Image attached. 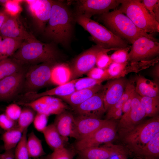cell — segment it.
<instances>
[{
	"label": "cell",
	"mask_w": 159,
	"mask_h": 159,
	"mask_svg": "<svg viewBox=\"0 0 159 159\" xmlns=\"http://www.w3.org/2000/svg\"><path fill=\"white\" fill-rule=\"evenodd\" d=\"M145 113L140 101V96L135 91L130 109L123 114L117 126V131L122 136L142 122Z\"/></svg>",
	"instance_id": "cell-10"
},
{
	"label": "cell",
	"mask_w": 159,
	"mask_h": 159,
	"mask_svg": "<svg viewBox=\"0 0 159 159\" xmlns=\"http://www.w3.org/2000/svg\"><path fill=\"white\" fill-rule=\"evenodd\" d=\"M128 155V153H125L114 155L109 159H127Z\"/></svg>",
	"instance_id": "cell-51"
},
{
	"label": "cell",
	"mask_w": 159,
	"mask_h": 159,
	"mask_svg": "<svg viewBox=\"0 0 159 159\" xmlns=\"http://www.w3.org/2000/svg\"><path fill=\"white\" fill-rule=\"evenodd\" d=\"M86 74L88 77L95 80H102L104 81L109 80L106 70L97 67H94Z\"/></svg>",
	"instance_id": "cell-44"
},
{
	"label": "cell",
	"mask_w": 159,
	"mask_h": 159,
	"mask_svg": "<svg viewBox=\"0 0 159 159\" xmlns=\"http://www.w3.org/2000/svg\"><path fill=\"white\" fill-rule=\"evenodd\" d=\"M159 64H157L154 68L153 69L152 72V75L155 78L157 81L159 80Z\"/></svg>",
	"instance_id": "cell-52"
},
{
	"label": "cell",
	"mask_w": 159,
	"mask_h": 159,
	"mask_svg": "<svg viewBox=\"0 0 159 159\" xmlns=\"http://www.w3.org/2000/svg\"><path fill=\"white\" fill-rule=\"evenodd\" d=\"M127 81L124 77H122L111 80L104 85L103 100L105 112L120 99Z\"/></svg>",
	"instance_id": "cell-18"
},
{
	"label": "cell",
	"mask_w": 159,
	"mask_h": 159,
	"mask_svg": "<svg viewBox=\"0 0 159 159\" xmlns=\"http://www.w3.org/2000/svg\"><path fill=\"white\" fill-rule=\"evenodd\" d=\"M42 133L48 145L53 150L64 147L63 138L53 124L48 125Z\"/></svg>",
	"instance_id": "cell-27"
},
{
	"label": "cell",
	"mask_w": 159,
	"mask_h": 159,
	"mask_svg": "<svg viewBox=\"0 0 159 159\" xmlns=\"http://www.w3.org/2000/svg\"><path fill=\"white\" fill-rule=\"evenodd\" d=\"M28 10L38 30L44 32L50 18L52 0H26Z\"/></svg>",
	"instance_id": "cell-15"
},
{
	"label": "cell",
	"mask_w": 159,
	"mask_h": 159,
	"mask_svg": "<svg viewBox=\"0 0 159 159\" xmlns=\"http://www.w3.org/2000/svg\"><path fill=\"white\" fill-rule=\"evenodd\" d=\"M115 50L112 49H107L100 52L98 54L96 62L97 67L105 69L112 62L110 55L107 53L111 51Z\"/></svg>",
	"instance_id": "cell-39"
},
{
	"label": "cell",
	"mask_w": 159,
	"mask_h": 159,
	"mask_svg": "<svg viewBox=\"0 0 159 159\" xmlns=\"http://www.w3.org/2000/svg\"><path fill=\"white\" fill-rule=\"evenodd\" d=\"M130 47L121 48L115 50L110 55L112 62L124 63L128 61L129 51Z\"/></svg>",
	"instance_id": "cell-41"
},
{
	"label": "cell",
	"mask_w": 159,
	"mask_h": 159,
	"mask_svg": "<svg viewBox=\"0 0 159 159\" xmlns=\"http://www.w3.org/2000/svg\"><path fill=\"white\" fill-rule=\"evenodd\" d=\"M18 103L31 108L36 113L48 116L57 115L67 108V105L61 99L51 96H43L30 102Z\"/></svg>",
	"instance_id": "cell-14"
},
{
	"label": "cell",
	"mask_w": 159,
	"mask_h": 159,
	"mask_svg": "<svg viewBox=\"0 0 159 159\" xmlns=\"http://www.w3.org/2000/svg\"><path fill=\"white\" fill-rule=\"evenodd\" d=\"M135 91V90L125 102L122 107V108L123 114L128 111L131 108L133 94Z\"/></svg>",
	"instance_id": "cell-48"
},
{
	"label": "cell",
	"mask_w": 159,
	"mask_h": 159,
	"mask_svg": "<svg viewBox=\"0 0 159 159\" xmlns=\"http://www.w3.org/2000/svg\"><path fill=\"white\" fill-rule=\"evenodd\" d=\"M104 87V85L102 84L97 85L89 88L75 91L68 96L60 98L74 108L102 90Z\"/></svg>",
	"instance_id": "cell-24"
},
{
	"label": "cell",
	"mask_w": 159,
	"mask_h": 159,
	"mask_svg": "<svg viewBox=\"0 0 159 159\" xmlns=\"http://www.w3.org/2000/svg\"><path fill=\"white\" fill-rule=\"evenodd\" d=\"M48 117L42 113H37L36 114L33 123L35 128L38 131L42 132L47 126Z\"/></svg>",
	"instance_id": "cell-42"
},
{
	"label": "cell",
	"mask_w": 159,
	"mask_h": 159,
	"mask_svg": "<svg viewBox=\"0 0 159 159\" xmlns=\"http://www.w3.org/2000/svg\"><path fill=\"white\" fill-rule=\"evenodd\" d=\"M57 61H49L33 65L26 72L21 91L24 94L37 92L39 89L51 82V74Z\"/></svg>",
	"instance_id": "cell-7"
},
{
	"label": "cell",
	"mask_w": 159,
	"mask_h": 159,
	"mask_svg": "<svg viewBox=\"0 0 159 159\" xmlns=\"http://www.w3.org/2000/svg\"><path fill=\"white\" fill-rule=\"evenodd\" d=\"M24 41L19 38H3L0 43V59L12 57Z\"/></svg>",
	"instance_id": "cell-28"
},
{
	"label": "cell",
	"mask_w": 159,
	"mask_h": 159,
	"mask_svg": "<svg viewBox=\"0 0 159 159\" xmlns=\"http://www.w3.org/2000/svg\"><path fill=\"white\" fill-rule=\"evenodd\" d=\"M0 35L2 39L19 38L27 41L36 38L25 29L20 22L18 16L9 15L0 29Z\"/></svg>",
	"instance_id": "cell-19"
},
{
	"label": "cell",
	"mask_w": 159,
	"mask_h": 159,
	"mask_svg": "<svg viewBox=\"0 0 159 159\" xmlns=\"http://www.w3.org/2000/svg\"><path fill=\"white\" fill-rule=\"evenodd\" d=\"M140 101L145 117H153L158 115L159 111V97H151L140 96Z\"/></svg>",
	"instance_id": "cell-32"
},
{
	"label": "cell",
	"mask_w": 159,
	"mask_h": 159,
	"mask_svg": "<svg viewBox=\"0 0 159 159\" xmlns=\"http://www.w3.org/2000/svg\"><path fill=\"white\" fill-rule=\"evenodd\" d=\"M117 123L115 120H107L99 129L89 136L77 140L75 146L79 151L103 143H110L116 138Z\"/></svg>",
	"instance_id": "cell-9"
},
{
	"label": "cell",
	"mask_w": 159,
	"mask_h": 159,
	"mask_svg": "<svg viewBox=\"0 0 159 159\" xmlns=\"http://www.w3.org/2000/svg\"><path fill=\"white\" fill-rule=\"evenodd\" d=\"M27 129L24 130L21 139L14 151L15 159H30L26 144Z\"/></svg>",
	"instance_id": "cell-35"
},
{
	"label": "cell",
	"mask_w": 159,
	"mask_h": 159,
	"mask_svg": "<svg viewBox=\"0 0 159 159\" xmlns=\"http://www.w3.org/2000/svg\"><path fill=\"white\" fill-rule=\"evenodd\" d=\"M141 1L150 14L159 23V1L143 0Z\"/></svg>",
	"instance_id": "cell-38"
},
{
	"label": "cell",
	"mask_w": 159,
	"mask_h": 159,
	"mask_svg": "<svg viewBox=\"0 0 159 159\" xmlns=\"http://www.w3.org/2000/svg\"><path fill=\"white\" fill-rule=\"evenodd\" d=\"M135 91L141 97H159V87L155 81L139 75L134 79Z\"/></svg>",
	"instance_id": "cell-23"
},
{
	"label": "cell",
	"mask_w": 159,
	"mask_h": 159,
	"mask_svg": "<svg viewBox=\"0 0 159 159\" xmlns=\"http://www.w3.org/2000/svg\"><path fill=\"white\" fill-rule=\"evenodd\" d=\"M104 81L95 80L89 77L77 79L75 83V91L89 88L101 84Z\"/></svg>",
	"instance_id": "cell-37"
},
{
	"label": "cell",
	"mask_w": 159,
	"mask_h": 159,
	"mask_svg": "<svg viewBox=\"0 0 159 159\" xmlns=\"http://www.w3.org/2000/svg\"><path fill=\"white\" fill-rule=\"evenodd\" d=\"M130 47L128 61L130 63L152 59L159 53V43L151 34L135 40Z\"/></svg>",
	"instance_id": "cell-8"
},
{
	"label": "cell",
	"mask_w": 159,
	"mask_h": 159,
	"mask_svg": "<svg viewBox=\"0 0 159 159\" xmlns=\"http://www.w3.org/2000/svg\"><path fill=\"white\" fill-rule=\"evenodd\" d=\"M79 139L90 135L100 127L107 119L78 116L75 117Z\"/></svg>",
	"instance_id": "cell-22"
},
{
	"label": "cell",
	"mask_w": 159,
	"mask_h": 159,
	"mask_svg": "<svg viewBox=\"0 0 159 159\" xmlns=\"http://www.w3.org/2000/svg\"><path fill=\"white\" fill-rule=\"evenodd\" d=\"M76 79L41 93L30 92L23 94L19 97V103L30 102L45 96H57L59 97L68 96L75 91V83Z\"/></svg>",
	"instance_id": "cell-20"
},
{
	"label": "cell",
	"mask_w": 159,
	"mask_h": 159,
	"mask_svg": "<svg viewBox=\"0 0 159 159\" xmlns=\"http://www.w3.org/2000/svg\"><path fill=\"white\" fill-rule=\"evenodd\" d=\"M107 49L97 44L92 46L75 57L70 67L72 72L71 80L87 73L96 65L97 57L101 52Z\"/></svg>",
	"instance_id": "cell-11"
},
{
	"label": "cell",
	"mask_w": 159,
	"mask_h": 159,
	"mask_svg": "<svg viewBox=\"0 0 159 159\" xmlns=\"http://www.w3.org/2000/svg\"><path fill=\"white\" fill-rule=\"evenodd\" d=\"M41 159V158H36V159Z\"/></svg>",
	"instance_id": "cell-54"
},
{
	"label": "cell",
	"mask_w": 159,
	"mask_h": 159,
	"mask_svg": "<svg viewBox=\"0 0 159 159\" xmlns=\"http://www.w3.org/2000/svg\"><path fill=\"white\" fill-rule=\"evenodd\" d=\"M2 39V38L1 36L0 35V43Z\"/></svg>",
	"instance_id": "cell-53"
},
{
	"label": "cell",
	"mask_w": 159,
	"mask_h": 159,
	"mask_svg": "<svg viewBox=\"0 0 159 159\" xmlns=\"http://www.w3.org/2000/svg\"><path fill=\"white\" fill-rule=\"evenodd\" d=\"M127 153L126 148L121 145L110 143L105 144L102 146L88 148L79 151L82 159H109L112 156Z\"/></svg>",
	"instance_id": "cell-17"
},
{
	"label": "cell",
	"mask_w": 159,
	"mask_h": 159,
	"mask_svg": "<svg viewBox=\"0 0 159 159\" xmlns=\"http://www.w3.org/2000/svg\"><path fill=\"white\" fill-rule=\"evenodd\" d=\"M129 61L124 63L112 62L106 69L109 80L121 77L123 71L128 64Z\"/></svg>",
	"instance_id": "cell-36"
},
{
	"label": "cell",
	"mask_w": 159,
	"mask_h": 159,
	"mask_svg": "<svg viewBox=\"0 0 159 159\" xmlns=\"http://www.w3.org/2000/svg\"><path fill=\"white\" fill-rule=\"evenodd\" d=\"M159 132L158 115L142 122L122 137L129 155L135 156L158 132Z\"/></svg>",
	"instance_id": "cell-4"
},
{
	"label": "cell",
	"mask_w": 159,
	"mask_h": 159,
	"mask_svg": "<svg viewBox=\"0 0 159 159\" xmlns=\"http://www.w3.org/2000/svg\"><path fill=\"white\" fill-rule=\"evenodd\" d=\"M16 127V122L10 119L5 113L0 114V128L6 131Z\"/></svg>",
	"instance_id": "cell-46"
},
{
	"label": "cell",
	"mask_w": 159,
	"mask_h": 159,
	"mask_svg": "<svg viewBox=\"0 0 159 159\" xmlns=\"http://www.w3.org/2000/svg\"><path fill=\"white\" fill-rule=\"evenodd\" d=\"M22 0H8L3 6L4 9L9 15L18 16L21 10L20 3Z\"/></svg>",
	"instance_id": "cell-40"
},
{
	"label": "cell",
	"mask_w": 159,
	"mask_h": 159,
	"mask_svg": "<svg viewBox=\"0 0 159 159\" xmlns=\"http://www.w3.org/2000/svg\"><path fill=\"white\" fill-rule=\"evenodd\" d=\"M26 70L24 67L0 80V102L11 101L21 92Z\"/></svg>",
	"instance_id": "cell-13"
},
{
	"label": "cell",
	"mask_w": 159,
	"mask_h": 159,
	"mask_svg": "<svg viewBox=\"0 0 159 159\" xmlns=\"http://www.w3.org/2000/svg\"><path fill=\"white\" fill-rule=\"evenodd\" d=\"M75 16L76 22L90 34L96 44L115 50L129 46L127 41L98 22L82 15L75 14Z\"/></svg>",
	"instance_id": "cell-5"
},
{
	"label": "cell",
	"mask_w": 159,
	"mask_h": 159,
	"mask_svg": "<svg viewBox=\"0 0 159 159\" xmlns=\"http://www.w3.org/2000/svg\"><path fill=\"white\" fill-rule=\"evenodd\" d=\"M23 131L17 127L5 131L2 136L5 150L13 149L15 148L21 139Z\"/></svg>",
	"instance_id": "cell-30"
},
{
	"label": "cell",
	"mask_w": 159,
	"mask_h": 159,
	"mask_svg": "<svg viewBox=\"0 0 159 159\" xmlns=\"http://www.w3.org/2000/svg\"><path fill=\"white\" fill-rule=\"evenodd\" d=\"M134 79L128 80L124 92L122 96L114 105L107 111V114L110 113L115 110L120 109L135 90Z\"/></svg>",
	"instance_id": "cell-34"
},
{
	"label": "cell",
	"mask_w": 159,
	"mask_h": 159,
	"mask_svg": "<svg viewBox=\"0 0 159 159\" xmlns=\"http://www.w3.org/2000/svg\"><path fill=\"white\" fill-rule=\"evenodd\" d=\"M24 67V65L12 57L0 59V80L18 72Z\"/></svg>",
	"instance_id": "cell-29"
},
{
	"label": "cell",
	"mask_w": 159,
	"mask_h": 159,
	"mask_svg": "<svg viewBox=\"0 0 159 159\" xmlns=\"http://www.w3.org/2000/svg\"></svg>",
	"instance_id": "cell-55"
},
{
	"label": "cell",
	"mask_w": 159,
	"mask_h": 159,
	"mask_svg": "<svg viewBox=\"0 0 159 159\" xmlns=\"http://www.w3.org/2000/svg\"><path fill=\"white\" fill-rule=\"evenodd\" d=\"M82 159L81 158V159Z\"/></svg>",
	"instance_id": "cell-56"
},
{
	"label": "cell",
	"mask_w": 159,
	"mask_h": 159,
	"mask_svg": "<svg viewBox=\"0 0 159 159\" xmlns=\"http://www.w3.org/2000/svg\"><path fill=\"white\" fill-rule=\"evenodd\" d=\"M25 107L22 109L20 115L17 121V127L23 131L33 122L36 115L35 112L31 108Z\"/></svg>",
	"instance_id": "cell-33"
},
{
	"label": "cell",
	"mask_w": 159,
	"mask_h": 159,
	"mask_svg": "<svg viewBox=\"0 0 159 159\" xmlns=\"http://www.w3.org/2000/svg\"><path fill=\"white\" fill-rule=\"evenodd\" d=\"M47 159H72L71 153L64 147L54 150Z\"/></svg>",
	"instance_id": "cell-45"
},
{
	"label": "cell",
	"mask_w": 159,
	"mask_h": 159,
	"mask_svg": "<svg viewBox=\"0 0 159 159\" xmlns=\"http://www.w3.org/2000/svg\"><path fill=\"white\" fill-rule=\"evenodd\" d=\"M26 144L31 158L36 159L44 154L42 142L33 131L27 137Z\"/></svg>",
	"instance_id": "cell-31"
},
{
	"label": "cell",
	"mask_w": 159,
	"mask_h": 159,
	"mask_svg": "<svg viewBox=\"0 0 159 159\" xmlns=\"http://www.w3.org/2000/svg\"><path fill=\"white\" fill-rule=\"evenodd\" d=\"M103 89L74 108L78 116L100 119L105 112L103 100Z\"/></svg>",
	"instance_id": "cell-16"
},
{
	"label": "cell",
	"mask_w": 159,
	"mask_h": 159,
	"mask_svg": "<svg viewBox=\"0 0 159 159\" xmlns=\"http://www.w3.org/2000/svg\"><path fill=\"white\" fill-rule=\"evenodd\" d=\"M9 15L4 9L0 11V29Z\"/></svg>",
	"instance_id": "cell-50"
},
{
	"label": "cell",
	"mask_w": 159,
	"mask_h": 159,
	"mask_svg": "<svg viewBox=\"0 0 159 159\" xmlns=\"http://www.w3.org/2000/svg\"><path fill=\"white\" fill-rule=\"evenodd\" d=\"M59 53L53 44L42 42L36 38L24 40L11 57L23 65L57 61Z\"/></svg>",
	"instance_id": "cell-2"
},
{
	"label": "cell",
	"mask_w": 159,
	"mask_h": 159,
	"mask_svg": "<svg viewBox=\"0 0 159 159\" xmlns=\"http://www.w3.org/2000/svg\"><path fill=\"white\" fill-rule=\"evenodd\" d=\"M123 115L122 108L115 110L113 112L106 115V119L108 120H116L120 119Z\"/></svg>",
	"instance_id": "cell-47"
},
{
	"label": "cell",
	"mask_w": 159,
	"mask_h": 159,
	"mask_svg": "<svg viewBox=\"0 0 159 159\" xmlns=\"http://www.w3.org/2000/svg\"><path fill=\"white\" fill-rule=\"evenodd\" d=\"M138 159H159V132L138 152L135 156Z\"/></svg>",
	"instance_id": "cell-26"
},
{
	"label": "cell",
	"mask_w": 159,
	"mask_h": 159,
	"mask_svg": "<svg viewBox=\"0 0 159 159\" xmlns=\"http://www.w3.org/2000/svg\"><path fill=\"white\" fill-rule=\"evenodd\" d=\"M75 16L63 1H52L50 16L44 32V36L65 47L72 38Z\"/></svg>",
	"instance_id": "cell-1"
},
{
	"label": "cell",
	"mask_w": 159,
	"mask_h": 159,
	"mask_svg": "<svg viewBox=\"0 0 159 159\" xmlns=\"http://www.w3.org/2000/svg\"><path fill=\"white\" fill-rule=\"evenodd\" d=\"M13 149L5 150L2 153H0V159H15Z\"/></svg>",
	"instance_id": "cell-49"
},
{
	"label": "cell",
	"mask_w": 159,
	"mask_h": 159,
	"mask_svg": "<svg viewBox=\"0 0 159 159\" xmlns=\"http://www.w3.org/2000/svg\"><path fill=\"white\" fill-rule=\"evenodd\" d=\"M97 18L114 34L131 44L138 38L150 34L138 28L118 9L98 15Z\"/></svg>",
	"instance_id": "cell-3"
},
{
	"label": "cell",
	"mask_w": 159,
	"mask_h": 159,
	"mask_svg": "<svg viewBox=\"0 0 159 159\" xmlns=\"http://www.w3.org/2000/svg\"><path fill=\"white\" fill-rule=\"evenodd\" d=\"M120 4V0H79L75 3V14L90 18L93 16L99 15L115 9Z\"/></svg>",
	"instance_id": "cell-12"
},
{
	"label": "cell",
	"mask_w": 159,
	"mask_h": 159,
	"mask_svg": "<svg viewBox=\"0 0 159 159\" xmlns=\"http://www.w3.org/2000/svg\"><path fill=\"white\" fill-rule=\"evenodd\" d=\"M141 1L120 0L121 6L118 10L125 14L139 29L148 34L159 31V23L144 7Z\"/></svg>",
	"instance_id": "cell-6"
},
{
	"label": "cell",
	"mask_w": 159,
	"mask_h": 159,
	"mask_svg": "<svg viewBox=\"0 0 159 159\" xmlns=\"http://www.w3.org/2000/svg\"><path fill=\"white\" fill-rule=\"evenodd\" d=\"M21 110V107L18 104L12 103L6 107L5 113L10 119L17 122Z\"/></svg>",
	"instance_id": "cell-43"
},
{
	"label": "cell",
	"mask_w": 159,
	"mask_h": 159,
	"mask_svg": "<svg viewBox=\"0 0 159 159\" xmlns=\"http://www.w3.org/2000/svg\"><path fill=\"white\" fill-rule=\"evenodd\" d=\"M53 124L63 137H69L79 140L75 117L71 113L65 111L57 115Z\"/></svg>",
	"instance_id": "cell-21"
},
{
	"label": "cell",
	"mask_w": 159,
	"mask_h": 159,
	"mask_svg": "<svg viewBox=\"0 0 159 159\" xmlns=\"http://www.w3.org/2000/svg\"><path fill=\"white\" fill-rule=\"evenodd\" d=\"M72 72L69 67L64 64H57L53 67L51 72V82L60 85L71 80Z\"/></svg>",
	"instance_id": "cell-25"
},
{
	"label": "cell",
	"mask_w": 159,
	"mask_h": 159,
	"mask_svg": "<svg viewBox=\"0 0 159 159\" xmlns=\"http://www.w3.org/2000/svg\"></svg>",
	"instance_id": "cell-57"
}]
</instances>
